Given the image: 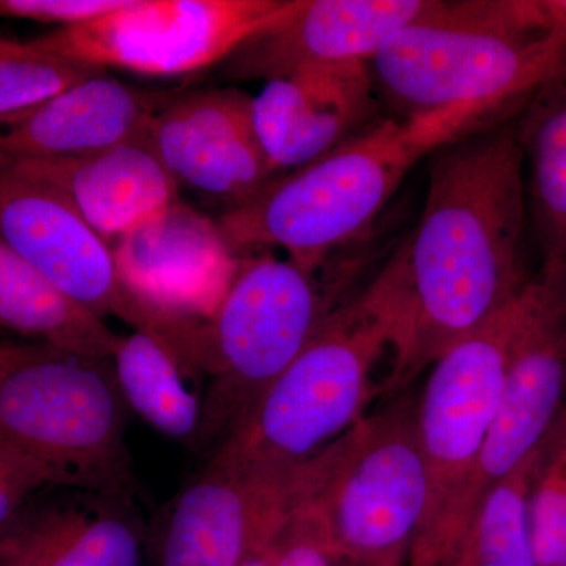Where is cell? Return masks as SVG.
I'll return each instance as SVG.
<instances>
[{"label":"cell","instance_id":"6da1fadb","mask_svg":"<svg viewBox=\"0 0 566 566\" xmlns=\"http://www.w3.org/2000/svg\"><path fill=\"white\" fill-rule=\"evenodd\" d=\"M517 122L449 142L428 158L415 232L387 259L403 344L389 395L526 290L523 245L528 199Z\"/></svg>","mask_w":566,"mask_h":566},{"label":"cell","instance_id":"7a4b0ae2","mask_svg":"<svg viewBox=\"0 0 566 566\" xmlns=\"http://www.w3.org/2000/svg\"><path fill=\"white\" fill-rule=\"evenodd\" d=\"M490 104H463L412 118L385 117L323 158L279 175L219 218L234 255L286 253L316 273L364 243L408 174L449 142L505 120Z\"/></svg>","mask_w":566,"mask_h":566},{"label":"cell","instance_id":"3957f363","mask_svg":"<svg viewBox=\"0 0 566 566\" xmlns=\"http://www.w3.org/2000/svg\"><path fill=\"white\" fill-rule=\"evenodd\" d=\"M398 344L397 308L375 275L319 326L251 415L212 453L210 464L292 474L387 395L378 370L385 359L394 367Z\"/></svg>","mask_w":566,"mask_h":566},{"label":"cell","instance_id":"277c9868","mask_svg":"<svg viewBox=\"0 0 566 566\" xmlns=\"http://www.w3.org/2000/svg\"><path fill=\"white\" fill-rule=\"evenodd\" d=\"M368 253L352 249L316 273L273 252L243 256L214 314L193 331L189 367L210 376L196 444L219 449L319 326L346 301Z\"/></svg>","mask_w":566,"mask_h":566},{"label":"cell","instance_id":"5b68a950","mask_svg":"<svg viewBox=\"0 0 566 566\" xmlns=\"http://www.w3.org/2000/svg\"><path fill=\"white\" fill-rule=\"evenodd\" d=\"M566 59V35L528 32L509 0L439 2L395 32L368 61L387 117L490 104H526Z\"/></svg>","mask_w":566,"mask_h":566},{"label":"cell","instance_id":"8992f818","mask_svg":"<svg viewBox=\"0 0 566 566\" xmlns=\"http://www.w3.org/2000/svg\"><path fill=\"white\" fill-rule=\"evenodd\" d=\"M417 403L392 395L294 475L290 513L352 566H408L430 493Z\"/></svg>","mask_w":566,"mask_h":566},{"label":"cell","instance_id":"52a82bcc","mask_svg":"<svg viewBox=\"0 0 566 566\" xmlns=\"http://www.w3.org/2000/svg\"><path fill=\"white\" fill-rule=\"evenodd\" d=\"M523 293L430 367L417 403L428 505L408 566H444L463 534L461 506L504 390L513 346L538 300Z\"/></svg>","mask_w":566,"mask_h":566},{"label":"cell","instance_id":"ba28073f","mask_svg":"<svg viewBox=\"0 0 566 566\" xmlns=\"http://www.w3.org/2000/svg\"><path fill=\"white\" fill-rule=\"evenodd\" d=\"M125 408L112 359L43 345L0 385V444L50 469L57 486L125 501Z\"/></svg>","mask_w":566,"mask_h":566},{"label":"cell","instance_id":"9c48e42d","mask_svg":"<svg viewBox=\"0 0 566 566\" xmlns=\"http://www.w3.org/2000/svg\"><path fill=\"white\" fill-rule=\"evenodd\" d=\"M303 6L304 0H125L102 17L57 28L32 43L96 70L181 76L226 62Z\"/></svg>","mask_w":566,"mask_h":566},{"label":"cell","instance_id":"30bf717a","mask_svg":"<svg viewBox=\"0 0 566 566\" xmlns=\"http://www.w3.org/2000/svg\"><path fill=\"white\" fill-rule=\"evenodd\" d=\"M112 251L118 277L144 318L142 333L172 349L214 314L241 262L218 221L181 200Z\"/></svg>","mask_w":566,"mask_h":566},{"label":"cell","instance_id":"8fae6325","mask_svg":"<svg viewBox=\"0 0 566 566\" xmlns=\"http://www.w3.org/2000/svg\"><path fill=\"white\" fill-rule=\"evenodd\" d=\"M538 277V300L513 346L497 412L465 491L463 532L483 497L543 444L566 401V273Z\"/></svg>","mask_w":566,"mask_h":566},{"label":"cell","instance_id":"7c38bea8","mask_svg":"<svg viewBox=\"0 0 566 566\" xmlns=\"http://www.w3.org/2000/svg\"><path fill=\"white\" fill-rule=\"evenodd\" d=\"M0 241L98 318L144 319L118 277L114 251L57 192L0 163Z\"/></svg>","mask_w":566,"mask_h":566},{"label":"cell","instance_id":"4fadbf2b","mask_svg":"<svg viewBox=\"0 0 566 566\" xmlns=\"http://www.w3.org/2000/svg\"><path fill=\"white\" fill-rule=\"evenodd\" d=\"M147 137L180 188L223 205V212L274 180L253 126L252 96L238 88L174 91Z\"/></svg>","mask_w":566,"mask_h":566},{"label":"cell","instance_id":"5bb4252c","mask_svg":"<svg viewBox=\"0 0 566 566\" xmlns=\"http://www.w3.org/2000/svg\"><path fill=\"white\" fill-rule=\"evenodd\" d=\"M367 62L290 71L264 81L252 118L271 172H293L381 120Z\"/></svg>","mask_w":566,"mask_h":566},{"label":"cell","instance_id":"9a60e30c","mask_svg":"<svg viewBox=\"0 0 566 566\" xmlns=\"http://www.w3.org/2000/svg\"><path fill=\"white\" fill-rule=\"evenodd\" d=\"M296 471L259 474L208 463L178 497L161 566L243 565L270 546L285 524Z\"/></svg>","mask_w":566,"mask_h":566},{"label":"cell","instance_id":"2e32d148","mask_svg":"<svg viewBox=\"0 0 566 566\" xmlns=\"http://www.w3.org/2000/svg\"><path fill=\"white\" fill-rule=\"evenodd\" d=\"M430 6L431 0H304L296 17L249 40L223 70L233 81L264 82L307 66L368 63Z\"/></svg>","mask_w":566,"mask_h":566},{"label":"cell","instance_id":"e0dca14e","mask_svg":"<svg viewBox=\"0 0 566 566\" xmlns=\"http://www.w3.org/2000/svg\"><path fill=\"white\" fill-rule=\"evenodd\" d=\"M174 91L134 87L107 73L0 117V163L76 158L136 139Z\"/></svg>","mask_w":566,"mask_h":566},{"label":"cell","instance_id":"ac0fdd59","mask_svg":"<svg viewBox=\"0 0 566 566\" xmlns=\"http://www.w3.org/2000/svg\"><path fill=\"white\" fill-rule=\"evenodd\" d=\"M3 164L57 192L111 248L180 200L147 133L76 158Z\"/></svg>","mask_w":566,"mask_h":566},{"label":"cell","instance_id":"d6986e66","mask_svg":"<svg viewBox=\"0 0 566 566\" xmlns=\"http://www.w3.org/2000/svg\"><path fill=\"white\" fill-rule=\"evenodd\" d=\"M120 501L102 495L18 515L0 535V566H139V535Z\"/></svg>","mask_w":566,"mask_h":566},{"label":"cell","instance_id":"ffe728a7","mask_svg":"<svg viewBox=\"0 0 566 566\" xmlns=\"http://www.w3.org/2000/svg\"><path fill=\"white\" fill-rule=\"evenodd\" d=\"M0 329L87 359H112L122 340L104 319L71 301L2 241Z\"/></svg>","mask_w":566,"mask_h":566},{"label":"cell","instance_id":"44dd1931","mask_svg":"<svg viewBox=\"0 0 566 566\" xmlns=\"http://www.w3.org/2000/svg\"><path fill=\"white\" fill-rule=\"evenodd\" d=\"M531 163V210L545 273H566V59L517 122Z\"/></svg>","mask_w":566,"mask_h":566},{"label":"cell","instance_id":"7402d4cb","mask_svg":"<svg viewBox=\"0 0 566 566\" xmlns=\"http://www.w3.org/2000/svg\"><path fill=\"white\" fill-rule=\"evenodd\" d=\"M112 365L128 408L159 433L196 444L202 398L189 389L186 368L169 346L155 335L134 331L122 337Z\"/></svg>","mask_w":566,"mask_h":566},{"label":"cell","instance_id":"603a6c76","mask_svg":"<svg viewBox=\"0 0 566 566\" xmlns=\"http://www.w3.org/2000/svg\"><path fill=\"white\" fill-rule=\"evenodd\" d=\"M542 446L476 506L444 566H536L531 494Z\"/></svg>","mask_w":566,"mask_h":566},{"label":"cell","instance_id":"cb8c5ba5","mask_svg":"<svg viewBox=\"0 0 566 566\" xmlns=\"http://www.w3.org/2000/svg\"><path fill=\"white\" fill-rule=\"evenodd\" d=\"M106 71L66 61L32 41L0 36V117L28 109Z\"/></svg>","mask_w":566,"mask_h":566},{"label":"cell","instance_id":"d4e9b609","mask_svg":"<svg viewBox=\"0 0 566 566\" xmlns=\"http://www.w3.org/2000/svg\"><path fill=\"white\" fill-rule=\"evenodd\" d=\"M531 532L536 566H566V401L542 444Z\"/></svg>","mask_w":566,"mask_h":566},{"label":"cell","instance_id":"484cf974","mask_svg":"<svg viewBox=\"0 0 566 566\" xmlns=\"http://www.w3.org/2000/svg\"><path fill=\"white\" fill-rule=\"evenodd\" d=\"M57 486L55 476L31 458L0 444V535L41 488Z\"/></svg>","mask_w":566,"mask_h":566},{"label":"cell","instance_id":"4316f807","mask_svg":"<svg viewBox=\"0 0 566 566\" xmlns=\"http://www.w3.org/2000/svg\"><path fill=\"white\" fill-rule=\"evenodd\" d=\"M125 0H0V20H25L57 24H81L107 11L118 9Z\"/></svg>","mask_w":566,"mask_h":566},{"label":"cell","instance_id":"83f0119b","mask_svg":"<svg viewBox=\"0 0 566 566\" xmlns=\"http://www.w3.org/2000/svg\"><path fill=\"white\" fill-rule=\"evenodd\" d=\"M271 557L273 566H352L292 513L271 543Z\"/></svg>","mask_w":566,"mask_h":566},{"label":"cell","instance_id":"f1b7e54d","mask_svg":"<svg viewBox=\"0 0 566 566\" xmlns=\"http://www.w3.org/2000/svg\"><path fill=\"white\" fill-rule=\"evenodd\" d=\"M510 11L524 31L566 35V0H510Z\"/></svg>","mask_w":566,"mask_h":566},{"label":"cell","instance_id":"f546056e","mask_svg":"<svg viewBox=\"0 0 566 566\" xmlns=\"http://www.w3.org/2000/svg\"><path fill=\"white\" fill-rule=\"evenodd\" d=\"M41 346L43 345L0 344V385H2L3 379H6L14 368L20 367L25 360L35 356V354L40 352Z\"/></svg>","mask_w":566,"mask_h":566},{"label":"cell","instance_id":"4dcf8cb0","mask_svg":"<svg viewBox=\"0 0 566 566\" xmlns=\"http://www.w3.org/2000/svg\"><path fill=\"white\" fill-rule=\"evenodd\" d=\"M241 566H273V557H271V545L264 547L260 553L253 554Z\"/></svg>","mask_w":566,"mask_h":566}]
</instances>
